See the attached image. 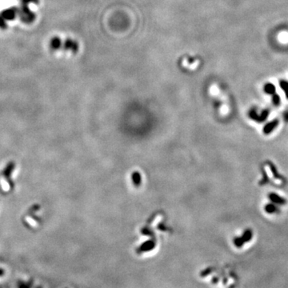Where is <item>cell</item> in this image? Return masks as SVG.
<instances>
[{"label": "cell", "mask_w": 288, "mask_h": 288, "mask_svg": "<svg viewBox=\"0 0 288 288\" xmlns=\"http://www.w3.org/2000/svg\"><path fill=\"white\" fill-rule=\"evenodd\" d=\"M273 102H274V104H275V105H276V106L279 104L280 98H279V95L275 94V95L273 96Z\"/></svg>", "instance_id": "10"}, {"label": "cell", "mask_w": 288, "mask_h": 288, "mask_svg": "<svg viewBox=\"0 0 288 288\" xmlns=\"http://www.w3.org/2000/svg\"><path fill=\"white\" fill-rule=\"evenodd\" d=\"M51 47L53 49H55V50L59 49L61 47V40L59 39V38L55 37V38H53L51 41Z\"/></svg>", "instance_id": "6"}, {"label": "cell", "mask_w": 288, "mask_h": 288, "mask_svg": "<svg viewBox=\"0 0 288 288\" xmlns=\"http://www.w3.org/2000/svg\"><path fill=\"white\" fill-rule=\"evenodd\" d=\"M13 168H14V166H13L12 164H11V165L9 166L7 168V170H6V171H5V174H6V175L9 176V175H10V174H11V171L12 170Z\"/></svg>", "instance_id": "11"}, {"label": "cell", "mask_w": 288, "mask_h": 288, "mask_svg": "<svg viewBox=\"0 0 288 288\" xmlns=\"http://www.w3.org/2000/svg\"><path fill=\"white\" fill-rule=\"evenodd\" d=\"M251 237H252V232L250 230H246V231L244 232V234H242V236L241 238H235L234 240V244L238 246H242L245 242L249 241L251 239Z\"/></svg>", "instance_id": "1"}, {"label": "cell", "mask_w": 288, "mask_h": 288, "mask_svg": "<svg viewBox=\"0 0 288 288\" xmlns=\"http://www.w3.org/2000/svg\"><path fill=\"white\" fill-rule=\"evenodd\" d=\"M268 197H269V199H271V202H273L274 203L279 204V205H283V204L286 203V199L279 196V195H277V194H275V193L269 194Z\"/></svg>", "instance_id": "3"}, {"label": "cell", "mask_w": 288, "mask_h": 288, "mask_svg": "<svg viewBox=\"0 0 288 288\" xmlns=\"http://www.w3.org/2000/svg\"><path fill=\"white\" fill-rule=\"evenodd\" d=\"M23 4H27L28 3H38V0H22Z\"/></svg>", "instance_id": "12"}, {"label": "cell", "mask_w": 288, "mask_h": 288, "mask_svg": "<svg viewBox=\"0 0 288 288\" xmlns=\"http://www.w3.org/2000/svg\"><path fill=\"white\" fill-rule=\"evenodd\" d=\"M275 90V87H274L273 85L267 84V86L265 87V91H266L267 94H274Z\"/></svg>", "instance_id": "8"}, {"label": "cell", "mask_w": 288, "mask_h": 288, "mask_svg": "<svg viewBox=\"0 0 288 288\" xmlns=\"http://www.w3.org/2000/svg\"><path fill=\"white\" fill-rule=\"evenodd\" d=\"M269 166H270V169H271V172L273 173V175H274L276 178H281V176L278 174V171H277V169L275 168V166L273 165L272 163H271V162L269 163Z\"/></svg>", "instance_id": "7"}, {"label": "cell", "mask_w": 288, "mask_h": 288, "mask_svg": "<svg viewBox=\"0 0 288 288\" xmlns=\"http://www.w3.org/2000/svg\"><path fill=\"white\" fill-rule=\"evenodd\" d=\"M263 179L261 180V182H259L260 185H264V184H266V183L268 182V177H267V173L265 172V170H263Z\"/></svg>", "instance_id": "9"}, {"label": "cell", "mask_w": 288, "mask_h": 288, "mask_svg": "<svg viewBox=\"0 0 288 288\" xmlns=\"http://www.w3.org/2000/svg\"><path fill=\"white\" fill-rule=\"evenodd\" d=\"M265 211L269 213V214H274L276 212L279 211V208L277 207V206L273 203H269L266 205L265 207Z\"/></svg>", "instance_id": "5"}, {"label": "cell", "mask_w": 288, "mask_h": 288, "mask_svg": "<svg viewBox=\"0 0 288 288\" xmlns=\"http://www.w3.org/2000/svg\"><path fill=\"white\" fill-rule=\"evenodd\" d=\"M0 27L1 28H6V24H5V22L2 19V18H0Z\"/></svg>", "instance_id": "13"}, {"label": "cell", "mask_w": 288, "mask_h": 288, "mask_svg": "<svg viewBox=\"0 0 288 288\" xmlns=\"http://www.w3.org/2000/svg\"><path fill=\"white\" fill-rule=\"evenodd\" d=\"M279 125V120L278 119H274L271 121L270 123H267L265 125V127H263V133L265 135H268L271 132H272L275 129L277 126Z\"/></svg>", "instance_id": "2"}, {"label": "cell", "mask_w": 288, "mask_h": 288, "mask_svg": "<svg viewBox=\"0 0 288 288\" xmlns=\"http://www.w3.org/2000/svg\"><path fill=\"white\" fill-rule=\"evenodd\" d=\"M284 119L287 123H288V112L285 113V114H284Z\"/></svg>", "instance_id": "14"}, {"label": "cell", "mask_w": 288, "mask_h": 288, "mask_svg": "<svg viewBox=\"0 0 288 288\" xmlns=\"http://www.w3.org/2000/svg\"><path fill=\"white\" fill-rule=\"evenodd\" d=\"M15 16V13L12 10H7L2 13V17L7 20H12Z\"/></svg>", "instance_id": "4"}]
</instances>
